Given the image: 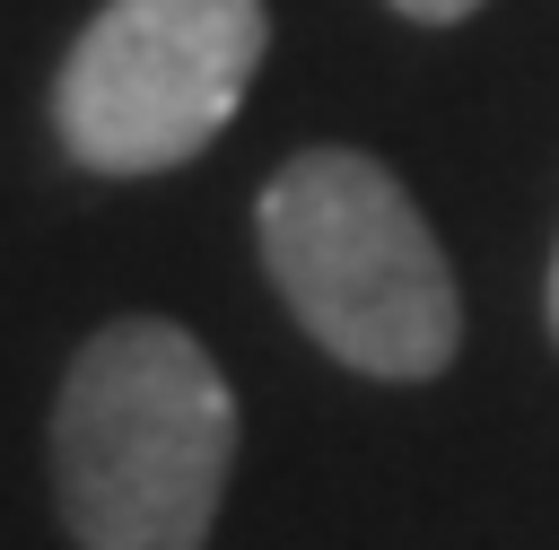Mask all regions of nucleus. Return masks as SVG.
I'll list each match as a JSON object with an SVG mask.
<instances>
[{
    "label": "nucleus",
    "instance_id": "20e7f679",
    "mask_svg": "<svg viewBox=\"0 0 559 550\" xmlns=\"http://www.w3.org/2000/svg\"><path fill=\"white\" fill-rule=\"evenodd\" d=\"M402 17H419V26H454V17H472L480 0H393Z\"/></svg>",
    "mask_w": 559,
    "mask_h": 550
},
{
    "label": "nucleus",
    "instance_id": "39448f33",
    "mask_svg": "<svg viewBox=\"0 0 559 550\" xmlns=\"http://www.w3.org/2000/svg\"><path fill=\"white\" fill-rule=\"evenodd\" d=\"M542 306H550V340H559V244H550V288H542Z\"/></svg>",
    "mask_w": 559,
    "mask_h": 550
},
{
    "label": "nucleus",
    "instance_id": "7ed1b4c3",
    "mask_svg": "<svg viewBox=\"0 0 559 550\" xmlns=\"http://www.w3.org/2000/svg\"><path fill=\"white\" fill-rule=\"evenodd\" d=\"M262 44V0H105L52 79V131L87 175H166L227 131Z\"/></svg>",
    "mask_w": 559,
    "mask_h": 550
},
{
    "label": "nucleus",
    "instance_id": "f257e3e1",
    "mask_svg": "<svg viewBox=\"0 0 559 550\" xmlns=\"http://www.w3.org/2000/svg\"><path fill=\"white\" fill-rule=\"evenodd\" d=\"M236 471V393L166 323H105L52 393V498L79 550H201Z\"/></svg>",
    "mask_w": 559,
    "mask_h": 550
},
{
    "label": "nucleus",
    "instance_id": "f03ea898",
    "mask_svg": "<svg viewBox=\"0 0 559 550\" xmlns=\"http://www.w3.org/2000/svg\"><path fill=\"white\" fill-rule=\"evenodd\" d=\"M262 271L306 323L314 349H332L358 375L428 384L454 367L463 297L454 271L419 218V201L358 148H306L288 157L253 201Z\"/></svg>",
    "mask_w": 559,
    "mask_h": 550
}]
</instances>
